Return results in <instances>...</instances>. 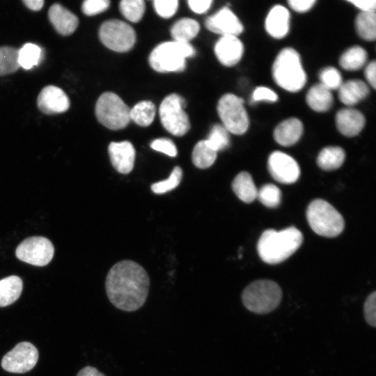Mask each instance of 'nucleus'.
<instances>
[{"mask_svg":"<svg viewBox=\"0 0 376 376\" xmlns=\"http://www.w3.org/2000/svg\"><path fill=\"white\" fill-rule=\"evenodd\" d=\"M150 279L145 269L132 260H122L109 271L105 282L107 297L117 308L132 312L146 302Z\"/></svg>","mask_w":376,"mask_h":376,"instance_id":"obj_1","label":"nucleus"},{"mask_svg":"<svg viewBox=\"0 0 376 376\" xmlns=\"http://www.w3.org/2000/svg\"><path fill=\"white\" fill-rule=\"evenodd\" d=\"M303 235L294 226L280 231L265 230L260 237L257 250L260 258L266 263L275 265L283 262L301 246Z\"/></svg>","mask_w":376,"mask_h":376,"instance_id":"obj_2","label":"nucleus"},{"mask_svg":"<svg viewBox=\"0 0 376 376\" xmlns=\"http://www.w3.org/2000/svg\"><path fill=\"white\" fill-rule=\"evenodd\" d=\"M272 73L277 85L290 92L300 91L306 82L300 56L291 47L280 51L273 63Z\"/></svg>","mask_w":376,"mask_h":376,"instance_id":"obj_3","label":"nucleus"},{"mask_svg":"<svg viewBox=\"0 0 376 376\" xmlns=\"http://www.w3.org/2000/svg\"><path fill=\"white\" fill-rule=\"evenodd\" d=\"M278 283L269 279H259L248 285L242 293L244 306L251 312L267 314L275 310L282 299Z\"/></svg>","mask_w":376,"mask_h":376,"instance_id":"obj_4","label":"nucleus"},{"mask_svg":"<svg viewBox=\"0 0 376 376\" xmlns=\"http://www.w3.org/2000/svg\"><path fill=\"white\" fill-rule=\"evenodd\" d=\"M194 48L189 42H165L158 45L149 56V64L159 72H180L186 66V58L193 56Z\"/></svg>","mask_w":376,"mask_h":376,"instance_id":"obj_5","label":"nucleus"},{"mask_svg":"<svg viewBox=\"0 0 376 376\" xmlns=\"http://www.w3.org/2000/svg\"><path fill=\"white\" fill-rule=\"evenodd\" d=\"M306 215L310 227L319 235L334 237L344 229L343 216L324 200H313L308 205Z\"/></svg>","mask_w":376,"mask_h":376,"instance_id":"obj_6","label":"nucleus"},{"mask_svg":"<svg viewBox=\"0 0 376 376\" xmlns=\"http://www.w3.org/2000/svg\"><path fill=\"white\" fill-rule=\"evenodd\" d=\"M95 111L98 121L112 130L123 129L130 121V109L112 92H105L99 97Z\"/></svg>","mask_w":376,"mask_h":376,"instance_id":"obj_7","label":"nucleus"},{"mask_svg":"<svg viewBox=\"0 0 376 376\" xmlns=\"http://www.w3.org/2000/svg\"><path fill=\"white\" fill-rule=\"evenodd\" d=\"M217 109L222 125L229 133L241 135L247 131L249 118L242 98L232 93L224 94Z\"/></svg>","mask_w":376,"mask_h":376,"instance_id":"obj_8","label":"nucleus"},{"mask_svg":"<svg viewBox=\"0 0 376 376\" xmlns=\"http://www.w3.org/2000/svg\"><path fill=\"white\" fill-rule=\"evenodd\" d=\"M185 107V100L175 93L167 95L159 106L162 124L173 135L182 136L190 128L188 116L184 110Z\"/></svg>","mask_w":376,"mask_h":376,"instance_id":"obj_9","label":"nucleus"},{"mask_svg":"<svg viewBox=\"0 0 376 376\" xmlns=\"http://www.w3.org/2000/svg\"><path fill=\"white\" fill-rule=\"evenodd\" d=\"M98 36L105 47L120 53L132 49L136 42L134 29L119 19L104 22L100 27Z\"/></svg>","mask_w":376,"mask_h":376,"instance_id":"obj_10","label":"nucleus"},{"mask_svg":"<svg viewBox=\"0 0 376 376\" xmlns=\"http://www.w3.org/2000/svg\"><path fill=\"white\" fill-rule=\"evenodd\" d=\"M54 248L52 242L42 236H32L24 240L17 247L16 257L35 266H45L52 260Z\"/></svg>","mask_w":376,"mask_h":376,"instance_id":"obj_11","label":"nucleus"},{"mask_svg":"<svg viewBox=\"0 0 376 376\" xmlns=\"http://www.w3.org/2000/svg\"><path fill=\"white\" fill-rule=\"evenodd\" d=\"M38 359V351L31 343L22 341L7 352L1 360V367L13 373H24L34 368Z\"/></svg>","mask_w":376,"mask_h":376,"instance_id":"obj_12","label":"nucleus"},{"mask_svg":"<svg viewBox=\"0 0 376 376\" xmlns=\"http://www.w3.org/2000/svg\"><path fill=\"white\" fill-rule=\"evenodd\" d=\"M268 170L275 180L283 184L295 182L300 175L296 160L281 151L271 153L268 159Z\"/></svg>","mask_w":376,"mask_h":376,"instance_id":"obj_13","label":"nucleus"},{"mask_svg":"<svg viewBox=\"0 0 376 376\" xmlns=\"http://www.w3.org/2000/svg\"><path fill=\"white\" fill-rule=\"evenodd\" d=\"M205 25L210 31L221 36L240 35L244 29L238 17L227 7L208 17Z\"/></svg>","mask_w":376,"mask_h":376,"instance_id":"obj_14","label":"nucleus"},{"mask_svg":"<svg viewBox=\"0 0 376 376\" xmlns=\"http://www.w3.org/2000/svg\"><path fill=\"white\" fill-rule=\"evenodd\" d=\"M37 105L40 111L52 115L66 111L70 107V100L60 88L49 85L44 87L37 98Z\"/></svg>","mask_w":376,"mask_h":376,"instance_id":"obj_15","label":"nucleus"},{"mask_svg":"<svg viewBox=\"0 0 376 376\" xmlns=\"http://www.w3.org/2000/svg\"><path fill=\"white\" fill-rule=\"evenodd\" d=\"M244 46L235 36H221L216 42L214 53L219 61L225 66L236 65L242 58Z\"/></svg>","mask_w":376,"mask_h":376,"instance_id":"obj_16","label":"nucleus"},{"mask_svg":"<svg viewBox=\"0 0 376 376\" xmlns=\"http://www.w3.org/2000/svg\"><path fill=\"white\" fill-rule=\"evenodd\" d=\"M108 152L111 162L118 172L127 174L132 171L136 152L130 142H111L109 145Z\"/></svg>","mask_w":376,"mask_h":376,"instance_id":"obj_17","label":"nucleus"},{"mask_svg":"<svg viewBox=\"0 0 376 376\" xmlns=\"http://www.w3.org/2000/svg\"><path fill=\"white\" fill-rule=\"evenodd\" d=\"M366 123L363 113L352 108L339 110L336 116L338 130L344 136L353 137L363 130Z\"/></svg>","mask_w":376,"mask_h":376,"instance_id":"obj_18","label":"nucleus"},{"mask_svg":"<svg viewBox=\"0 0 376 376\" xmlns=\"http://www.w3.org/2000/svg\"><path fill=\"white\" fill-rule=\"evenodd\" d=\"M48 17L55 30L63 36L71 35L79 24L77 17L59 3L51 6Z\"/></svg>","mask_w":376,"mask_h":376,"instance_id":"obj_19","label":"nucleus"},{"mask_svg":"<svg viewBox=\"0 0 376 376\" xmlns=\"http://www.w3.org/2000/svg\"><path fill=\"white\" fill-rule=\"evenodd\" d=\"M265 29L274 38H284L290 29V13L288 9L281 5L274 6L267 15Z\"/></svg>","mask_w":376,"mask_h":376,"instance_id":"obj_20","label":"nucleus"},{"mask_svg":"<svg viewBox=\"0 0 376 376\" xmlns=\"http://www.w3.org/2000/svg\"><path fill=\"white\" fill-rule=\"evenodd\" d=\"M302 133L301 121L296 118H290L283 120L275 127L273 136L277 143L288 147L295 144Z\"/></svg>","mask_w":376,"mask_h":376,"instance_id":"obj_21","label":"nucleus"},{"mask_svg":"<svg viewBox=\"0 0 376 376\" xmlns=\"http://www.w3.org/2000/svg\"><path fill=\"white\" fill-rule=\"evenodd\" d=\"M338 90L340 101L347 106L357 104L369 93L368 85L360 79H350L343 82Z\"/></svg>","mask_w":376,"mask_h":376,"instance_id":"obj_22","label":"nucleus"},{"mask_svg":"<svg viewBox=\"0 0 376 376\" xmlns=\"http://www.w3.org/2000/svg\"><path fill=\"white\" fill-rule=\"evenodd\" d=\"M306 101L313 111L326 112L332 107L334 97L331 90L318 83L311 86L308 91Z\"/></svg>","mask_w":376,"mask_h":376,"instance_id":"obj_23","label":"nucleus"},{"mask_svg":"<svg viewBox=\"0 0 376 376\" xmlns=\"http://www.w3.org/2000/svg\"><path fill=\"white\" fill-rule=\"evenodd\" d=\"M232 188L243 202L249 203L257 198L258 189L251 175L246 171L239 173L232 182Z\"/></svg>","mask_w":376,"mask_h":376,"instance_id":"obj_24","label":"nucleus"},{"mask_svg":"<svg viewBox=\"0 0 376 376\" xmlns=\"http://www.w3.org/2000/svg\"><path fill=\"white\" fill-rule=\"evenodd\" d=\"M23 282L20 277L12 275L0 280V307L12 304L20 297Z\"/></svg>","mask_w":376,"mask_h":376,"instance_id":"obj_25","label":"nucleus"},{"mask_svg":"<svg viewBox=\"0 0 376 376\" xmlns=\"http://www.w3.org/2000/svg\"><path fill=\"white\" fill-rule=\"evenodd\" d=\"M345 158L344 150L338 146L323 148L317 157V164L324 171L336 170L341 166Z\"/></svg>","mask_w":376,"mask_h":376,"instance_id":"obj_26","label":"nucleus"},{"mask_svg":"<svg viewBox=\"0 0 376 376\" xmlns=\"http://www.w3.org/2000/svg\"><path fill=\"white\" fill-rule=\"evenodd\" d=\"M198 22L191 18H182L178 20L171 29V34L174 41L189 42L198 33Z\"/></svg>","mask_w":376,"mask_h":376,"instance_id":"obj_27","label":"nucleus"},{"mask_svg":"<svg viewBox=\"0 0 376 376\" xmlns=\"http://www.w3.org/2000/svg\"><path fill=\"white\" fill-rule=\"evenodd\" d=\"M368 59L366 51L359 46H353L345 51L340 56V67L348 71H355L361 68Z\"/></svg>","mask_w":376,"mask_h":376,"instance_id":"obj_28","label":"nucleus"},{"mask_svg":"<svg viewBox=\"0 0 376 376\" xmlns=\"http://www.w3.org/2000/svg\"><path fill=\"white\" fill-rule=\"evenodd\" d=\"M355 29L359 37L366 41L376 38L375 11L361 12L355 19Z\"/></svg>","mask_w":376,"mask_h":376,"instance_id":"obj_29","label":"nucleus"},{"mask_svg":"<svg viewBox=\"0 0 376 376\" xmlns=\"http://www.w3.org/2000/svg\"><path fill=\"white\" fill-rule=\"evenodd\" d=\"M155 111V106L152 102L141 101L130 109V118L137 125L147 127L152 123Z\"/></svg>","mask_w":376,"mask_h":376,"instance_id":"obj_30","label":"nucleus"},{"mask_svg":"<svg viewBox=\"0 0 376 376\" xmlns=\"http://www.w3.org/2000/svg\"><path fill=\"white\" fill-rule=\"evenodd\" d=\"M217 152L211 149L205 140L198 142L194 148L191 159L199 169H207L215 162Z\"/></svg>","mask_w":376,"mask_h":376,"instance_id":"obj_31","label":"nucleus"},{"mask_svg":"<svg viewBox=\"0 0 376 376\" xmlns=\"http://www.w3.org/2000/svg\"><path fill=\"white\" fill-rule=\"evenodd\" d=\"M42 58V49L33 43H26L18 50L19 67L30 70L37 65Z\"/></svg>","mask_w":376,"mask_h":376,"instance_id":"obj_32","label":"nucleus"},{"mask_svg":"<svg viewBox=\"0 0 376 376\" xmlns=\"http://www.w3.org/2000/svg\"><path fill=\"white\" fill-rule=\"evenodd\" d=\"M18 50L13 47H0V76L13 73L20 68Z\"/></svg>","mask_w":376,"mask_h":376,"instance_id":"obj_33","label":"nucleus"},{"mask_svg":"<svg viewBox=\"0 0 376 376\" xmlns=\"http://www.w3.org/2000/svg\"><path fill=\"white\" fill-rule=\"evenodd\" d=\"M205 141L211 149L217 152L230 145L229 132L222 125L216 124Z\"/></svg>","mask_w":376,"mask_h":376,"instance_id":"obj_34","label":"nucleus"},{"mask_svg":"<svg viewBox=\"0 0 376 376\" xmlns=\"http://www.w3.org/2000/svg\"><path fill=\"white\" fill-rule=\"evenodd\" d=\"M119 9L127 20L138 22L143 16L146 5L143 0H123L120 2Z\"/></svg>","mask_w":376,"mask_h":376,"instance_id":"obj_35","label":"nucleus"},{"mask_svg":"<svg viewBox=\"0 0 376 376\" xmlns=\"http://www.w3.org/2000/svg\"><path fill=\"white\" fill-rule=\"evenodd\" d=\"M256 198L267 207H276L281 203V191L275 185L266 184L258 190Z\"/></svg>","mask_w":376,"mask_h":376,"instance_id":"obj_36","label":"nucleus"},{"mask_svg":"<svg viewBox=\"0 0 376 376\" xmlns=\"http://www.w3.org/2000/svg\"><path fill=\"white\" fill-rule=\"evenodd\" d=\"M182 176V169L179 166H175L166 180L153 183L151 185V189L154 193L158 194L166 193L179 185Z\"/></svg>","mask_w":376,"mask_h":376,"instance_id":"obj_37","label":"nucleus"},{"mask_svg":"<svg viewBox=\"0 0 376 376\" xmlns=\"http://www.w3.org/2000/svg\"><path fill=\"white\" fill-rule=\"evenodd\" d=\"M319 78L320 83L331 91L338 89L343 83L340 72L331 66L322 70Z\"/></svg>","mask_w":376,"mask_h":376,"instance_id":"obj_38","label":"nucleus"},{"mask_svg":"<svg viewBox=\"0 0 376 376\" xmlns=\"http://www.w3.org/2000/svg\"><path fill=\"white\" fill-rule=\"evenodd\" d=\"M154 7L159 16L169 18L176 13L178 1L177 0H155L154 1Z\"/></svg>","mask_w":376,"mask_h":376,"instance_id":"obj_39","label":"nucleus"},{"mask_svg":"<svg viewBox=\"0 0 376 376\" xmlns=\"http://www.w3.org/2000/svg\"><path fill=\"white\" fill-rule=\"evenodd\" d=\"M109 6L108 0H86L82 3L81 10L88 16H93L106 10Z\"/></svg>","mask_w":376,"mask_h":376,"instance_id":"obj_40","label":"nucleus"},{"mask_svg":"<svg viewBox=\"0 0 376 376\" xmlns=\"http://www.w3.org/2000/svg\"><path fill=\"white\" fill-rule=\"evenodd\" d=\"M376 292L370 293L365 300L363 304V315L366 321L373 327L376 326Z\"/></svg>","mask_w":376,"mask_h":376,"instance_id":"obj_41","label":"nucleus"},{"mask_svg":"<svg viewBox=\"0 0 376 376\" xmlns=\"http://www.w3.org/2000/svg\"><path fill=\"white\" fill-rule=\"evenodd\" d=\"M150 147L158 152L164 153L170 157L177 155V148L175 143L166 138L156 139L150 143Z\"/></svg>","mask_w":376,"mask_h":376,"instance_id":"obj_42","label":"nucleus"},{"mask_svg":"<svg viewBox=\"0 0 376 376\" xmlns=\"http://www.w3.org/2000/svg\"><path fill=\"white\" fill-rule=\"evenodd\" d=\"M278 95L272 89L265 86L257 87L252 94L253 102L265 101L274 102L277 101Z\"/></svg>","mask_w":376,"mask_h":376,"instance_id":"obj_43","label":"nucleus"},{"mask_svg":"<svg viewBox=\"0 0 376 376\" xmlns=\"http://www.w3.org/2000/svg\"><path fill=\"white\" fill-rule=\"evenodd\" d=\"M315 2V0H289L288 3L293 10L305 13L311 10Z\"/></svg>","mask_w":376,"mask_h":376,"instance_id":"obj_44","label":"nucleus"},{"mask_svg":"<svg viewBox=\"0 0 376 376\" xmlns=\"http://www.w3.org/2000/svg\"><path fill=\"white\" fill-rule=\"evenodd\" d=\"M212 0H189V8L196 13L202 14L205 13L210 7Z\"/></svg>","mask_w":376,"mask_h":376,"instance_id":"obj_45","label":"nucleus"},{"mask_svg":"<svg viewBox=\"0 0 376 376\" xmlns=\"http://www.w3.org/2000/svg\"><path fill=\"white\" fill-rule=\"evenodd\" d=\"M350 3L361 10V12L375 11V0H350Z\"/></svg>","mask_w":376,"mask_h":376,"instance_id":"obj_46","label":"nucleus"},{"mask_svg":"<svg viewBox=\"0 0 376 376\" xmlns=\"http://www.w3.org/2000/svg\"><path fill=\"white\" fill-rule=\"evenodd\" d=\"M376 63L375 61H372L370 62L365 69L364 75L368 82V84L373 87V89H375L376 87Z\"/></svg>","mask_w":376,"mask_h":376,"instance_id":"obj_47","label":"nucleus"},{"mask_svg":"<svg viewBox=\"0 0 376 376\" xmlns=\"http://www.w3.org/2000/svg\"><path fill=\"white\" fill-rule=\"evenodd\" d=\"M77 376H106L93 366H86L81 369Z\"/></svg>","mask_w":376,"mask_h":376,"instance_id":"obj_48","label":"nucleus"},{"mask_svg":"<svg viewBox=\"0 0 376 376\" xmlns=\"http://www.w3.org/2000/svg\"><path fill=\"white\" fill-rule=\"evenodd\" d=\"M22 2L28 8L34 11L40 10L44 4L43 0H23Z\"/></svg>","mask_w":376,"mask_h":376,"instance_id":"obj_49","label":"nucleus"}]
</instances>
